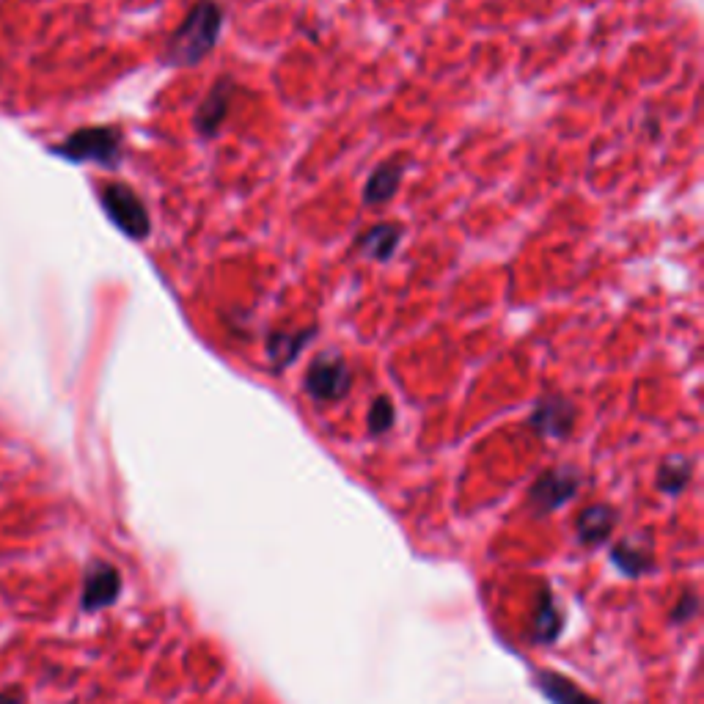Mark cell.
<instances>
[{
	"label": "cell",
	"mask_w": 704,
	"mask_h": 704,
	"mask_svg": "<svg viewBox=\"0 0 704 704\" xmlns=\"http://www.w3.org/2000/svg\"><path fill=\"white\" fill-rule=\"evenodd\" d=\"M561 630V616L550 597H542V605L537 611V636L539 641H550Z\"/></svg>",
	"instance_id": "14"
},
{
	"label": "cell",
	"mask_w": 704,
	"mask_h": 704,
	"mask_svg": "<svg viewBox=\"0 0 704 704\" xmlns=\"http://www.w3.org/2000/svg\"><path fill=\"white\" fill-rule=\"evenodd\" d=\"M0 704H25V702H22V693L0 691Z\"/></svg>",
	"instance_id": "19"
},
{
	"label": "cell",
	"mask_w": 704,
	"mask_h": 704,
	"mask_svg": "<svg viewBox=\"0 0 704 704\" xmlns=\"http://www.w3.org/2000/svg\"><path fill=\"white\" fill-rule=\"evenodd\" d=\"M575 493V476L570 471H550L534 487L531 501L542 509H556Z\"/></svg>",
	"instance_id": "7"
},
{
	"label": "cell",
	"mask_w": 704,
	"mask_h": 704,
	"mask_svg": "<svg viewBox=\"0 0 704 704\" xmlns=\"http://www.w3.org/2000/svg\"><path fill=\"white\" fill-rule=\"evenodd\" d=\"M311 333H314V330H300V333H295V336L275 333L273 339H270V358H273L278 366H281V363L295 361L297 352L306 347V339L311 336Z\"/></svg>",
	"instance_id": "12"
},
{
	"label": "cell",
	"mask_w": 704,
	"mask_h": 704,
	"mask_svg": "<svg viewBox=\"0 0 704 704\" xmlns=\"http://www.w3.org/2000/svg\"><path fill=\"white\" fill-rule=\"evenodd\" d=\"M352 374L336 355H319L306 374V391L319 402H336L350 391Z\"/></svg>",
	"instance_id": "4"
},
{
	"label": "cell",
	"mask_w": 704,
	"mask_h": 704,
	"mask_svg": "<svg viewBox=\"0 0 704 704\" xmlns=\"http://www.w3.org/2000/svg\"><path fill=\"white\" fill-rule=\"evenodd\" d=\"M231 105V83L229 80H220L218 86L209 91V97L204 99V105L196 113V127L204 135H215L220 130V124L226 119Z\"/></svg>",
	"instance_id": "6"
},
{
	"label": "cell",
	"mask_w": 704,
	"mask_h": 704,
	"mask_svg": "<svg viewBox=\"0 0 704 704\" xmlns=\"http://www.w3.org/2000/svg\"><path fill=\"white\" fill-rule=\"evenodd\" d=\"M614 512L608 506H594V509H586L578 520V528H581V537L586 542H600L611 534L614 528Z\"/></svg>",
	"instance_id": "11"
},
{
	"label": "cell",
	"mask_w": 704,
	"mask_h": 704,
	"mask_svg": "<svg viewBox=\"0 0 704 704\" xmlns=\"http://www.w3.org/2000/svg\"><path fill=\"white\" fill-rule=\"evenodd\" d=\"M534 427L545 435H564L572 427V407L561 399H548L534 413Z\"/></svg>",
	"instance_id": "9"
},
{
	"label": "cell",
	"mask_w": 704,
	"mask_h": 704,
	"mask_svg": "<svg viewBox=\"0 0 704 704\" xmlns=\"http://www.w3.org/2000/svg\"><path fill=\"white\" fill-rule=\"evenodd\" d=\"M119 592V570H116L113 564H108V561H94V564L88 567L86 583H83V608H86V611L108 608L110 603H116Z\"/></svg>",
	"instance_id": "5"
},
{
	"label": "cell",
	"mask_w": 704,
	"mask_h": 704,
	"mask_svg": "<svg viewBox=\"0 0 704 704\" xmlns=\"http://www.w3.org/2000/svg\"><path fill=\"white\" fill-rule=\"evenodd\" d=\"M102 204L105 212L110 215V220L119 226L127 237L143 240L149 234V215L143 201L132 193L127 185H105L102 187Z\"/></svg>",
	"instance_id": "3"
},
{
	"label": "cell",
	"mask_w": 704,
	"mask_h": 704,
	"mask_svg": "<svg viewBox=\"0 0 704 704\" xmlns=\"http://www.w3.org/2000/svg\"><path fill=\"white\" fill-rule=\"evenodd\" d=\"M396 242H399V229L383 223V226H374V229L366 231L361 242H358V248L366 256H374V259H388L394 253Z\"/></svg>",
	"instance_id": "10"
},
{
	"label": "cell",
	"mask_w": 704,
	"mask_h": 704,
	"mask_svg": "<svg viewBox=\"0 0 704 704\" xmlns=\"http://www.w3.org/2000/svg\"><path fill=\"white\" fill-rule=\"evenodd\" d=\"M542 688L556 704H594L589 696H583L578 688H572L570 682L561 680L556 674H542Z\"/></svg>",
	"instance_id": "13"
},
{
	"label": "cell",
	"mask_w": 704,
	"mask_h": 704,
	"mask_svg": "<svg viewBox=\"0 0 704 704\" xmlns=\"http://www.w3.org/2000/svg\"><path fill=\"white\" fill-rule=\"evenodd\" d=\"M696 608H699V600H696L693 594H688V597H685V605H677L674 616H677V619H691V616L696 614Z\"/></svg>",
	"instance_id": "18"
},
{
	"label": "cell",
	"mask_w": 704,
	"mask_h": 704,
	"mask_svg": "<svg viewBox=\"0 0 704 704\" xmlns=\"http://www.w3.org/2000/svg\"><path fill=\"white\" fill-rule=\"evenodd\" d=\"M55 152L72 163L116 165L121 157L119 132L110 130V127H88V130L69 135Z\"/></svg>",
	"instance_id": "2"
},
{
	"label": "cell",
	"mask_w": 704,
	"mask_h": 704,
	"mask_svg": "<svg viewBox=\"0 0 704 704\" xmlns=\"http://www.w3.org/2000/svg\"><path fill=\"white\" fill-rule=\"evenodd\" d=\"M614 561H619V567H622L625 572H630V575H636V572H641L649 564L647 553H644V550L633 548L630 542L619 545V550L614 553Z\"/></svg>",
	"instance_id": "16"
},
{
	"label": "cell",
	"mask_w": 704,
	"mask_h": 704,
	"mask_svg": "<svg viewBox=\"0 0 704 704\" xmlns=\"http://www.w3.org/2000/svg\"><path fill=\"white\" fill-rule=\"evenodd\" d=\"M402 171H405V165L399 163L380 165V168L369 176V182H366L363 201H366V204H385L388 198H394L396 185H399V179H402Z\"/></svg>",
	"instance_id": "8"
},
{
	"label": "cell",
	"mask_w": 704,
	"mask_h": 704,
	"mask_svg": "<svg viewBox=\"0 0 704 704\" xmlns=\"http://www.w3.org/2000/svg\"><path fill=\"white\" fill-rule=\"evenodd\" d=\"M688 476H691V465L685 460H671L663 465V471H660V487L666 490V493H680L682 487H685V482H688Z\"/></svg>",
	"instance_id": "15"
},
{
	"label": "cell",
	"mask_w": 704,
	"mask_h": 704,
	"mask_svg": "<svg viewBox=\"0 0 704 704\" xmlns=\"http://www.w3.org/2000/svg\"><path fill=\"white\" fill-rule=\"evenodd\" d=\"M220 25H223V11H220L218 3L198 0L196 6L190 9V14H187V20L171 36L165 58L176 66L198 64L218 44Z\"/></svg>",
	"instance_id": "1"
},
{
	"label": "cell",
	"mask_w": 704,
	"mask_h": 704,
	"mask_svg": "<svg viewBox=\"0 0 704 704\" xmlns=\"http://www.w3.org/2000/svg\"><path fill=\"white\" fill-rule=\"evenodd\" d=\"M394 424V407L388 399H377L369 413V429L372 432H385V429Z\"/></svg>",
	"instance_id": "17"
}]
</instances>
